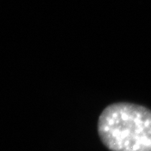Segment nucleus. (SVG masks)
I'll list each match as a JSON object with an SVG mask.
<instances>
[{"instance_id":"obj_1","label":"nucleus","mask_w":151,"mask_h":151,"mask_svg":"<svg viewBox=\"0 0 151 151\" xmlns=\"http://www.w3.org/2000/svg\"><path fill=\"white\" fill-rule=\"evenodd\" d=\"M97 132L111 151H151V110L129 103L108 106L99 116Z\"/></svg>"}]
</instances>
